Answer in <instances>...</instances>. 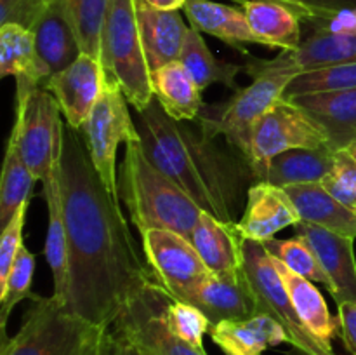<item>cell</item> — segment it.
Masks as SVG:
<instances>
[{"mask_svg": "<svg viewBox=\"0 0 356 355\" xmlns=\"http://www.w3.org/2000/svg\"><path fill=\"white\" fill-rule=\"evenodd\" d=\"M118 194L139 233L162 228L191 240L204 212L190 195L149 164L139 141L127 143L118 167Z\"/></svg>", "mask_w": 356, "mask_h": 355, "instance_id": "cell-4", "label": "cell"}, {"mask_svg": "<svg viewBox=\"0 0 356 355\" xmlns=\"http://www.w3.org/2000/svg\"><path fill=\"white\" fill-rule=\"evenodd\" d=\"M291 54L302 72L356 63V35L312 28L301 45L291 51Z\"/></svg>", "mask_w": 356, "mask_h": 355, "instance_id": "cell-31", "label": "cell"}, {"mask_svg": "<svg viewBox=\"0 0 356 355\" xmlns=\"http://www.w3.org/2000/svg\"><path fill=\"white\" fill-rule=\"evenodd\" d=\"M302 223L356 239V209L348 207L325 190L322 183L285 187Z\"/></svg>", "mask_w": 356, "mask_h": 355, "instance_id": "cell-23", "label": "cell"}, {"mask_svg": "<svg viewBox=\"0 0 356 355\" xmlns=\"http://www.w3.org/2000/svg\"><path fill=\"white\" fill-rule=\"evenodd\" d=\"M243 72L252 77V82L240 87L228 100L204 104L195 122L205 134L211 138L222 136L228 145L249 159L254 125L284 97L291 80L302 70L296 65L291 51H282L273 59L250 56L243 63Z\"/></svg>", "mask_w": 356, "mask_h": 355, "instance_id": "cell-3", "label": "cell"}, {"mask_svg": "<svg viewBox=\"0 0 356 355\" xmlns=\"http://www.w3.org/2000/svg\"><path fill=\"white\" fill-rule=\"evenodd\" d=\"M209 317L212 326L222 320H243L254 315V301L243 270L211 274L184 299Z\"/></svg>", "mask_w": 356, "mask_h": 355, "instance_id": "cell-16", "label": "cell"}, {"mask_svg": "<svg viewBox=\"0 0 356 355\" xmlns=\"http://www.w3.org/2000/svg\"><path fill=\"white\" fill-rule=\"evenodd\" d=\"M165 320L177 338L197 348H204V336L212 329L211 320L200 308L172 298L165 303Z\"/></svg>", "mask_w": 356, "mask_h": 355, "instance_id": "cell-37", "label": "cell"}, {"mask_svg": "<svg viewBox=\"0 0 356 355\" xmlns=\"http://www.w3.org/2000/svg\"><path fill=\"white\" fill-rule=\"evenodd\" d=\"M296 228L318 256L320 265L330 278V294L337 305L344 301L356 303L355 239L302 221Z\"/></svg>", "mask_w": 356, "mask_h": 355, "instance_id": "cell-15", "label": "cell"}, {"mask_svg": "<svg viewBox=\"0 0 356 355\" xmlns=\"http://www.w3.org/2000/svg\"><path fill=\"white\" fill-rule=\"evenodd\" d=\"M13 75L16 86L45 87L51 72L38 58L33 31L21 24L0 26V77Z\"/></svg>", "mask_w": 356, "mask_h": 355, "instance_id": "cell-25", "label": "cell"}, {"mask_svg": "<svg viewBox=\"0 0 356 355\" xmlns=\"http://www.w3.org/2000/svg\"><path fill=\"white\" fill-rule=\"evenodd\" d=\"M339 308V322H341V338L350 352V355H356V303L344 301L337 305Z\"/></svg>", "mask_w": 356, "mask_h": 355, "instance_id": "cell-42", "label": "cell"}, {"mask_svg": "<svg viewBox=\"0 0 356 355\" xmlns=\"http://www.w3.org/2000/svg\"><path fill=\"white\" fill-rule=\"evenodd\" d=\"M242 9L263 45L282 51H294L301 45L302 19L289 6L277 0H245Z\"/></svg>", "mask_w": 356, "mask_h": 355, "instance_id": "cell-28", "label": "cell"}, {"mask_svg": "<svg viewBox=\"0 0 356 355\" xmlns=\"http://www.w3.org/2000/svg\"><path fill=\"white\" fill-rule=\"evenodd\" d=\"M296 148H332V146L325 131L305 110L282 97L257 120L252 129L247 160L254 178L278 153Z\"/></svg>", "mask_w": 356, "mask_h": 355, "instance_id": "cell-10", "label": "cell"}, {"mask_svg": "<svg viewBox=\"0 0 356 355\" xmlns=\"http://www.w3.org/2000/svg\"><path fill=\"white\" fill-rule=\"evenodd\" d=\"M110 350H111V333H110V340H108L106 347H104V352L101 355H110Z\"/></svg>", "mask_w": 356, "mask_h": 355, "instance_id": "cell-46", "label": "cell"}, {"mask_svg": "<svg viewBox=\"0 0 356 355\" xmlns=\"http://www.w3.org/2000/svg\"><path fill=\"white\" fill-rule=\"evenodd\" d=\"M287 355H308V354H305V352H302V350H298V348L292 347V350L287 352Z\"/></svg>", "mask_w": 356, "mask_h": 355, "instance_id": "cell-47", "label": "cell"}, {"mask_svg": "<svg viewBox=\"0 0 356 355\" xmlns=\"http://www.w3.org/2000/svg\"><path fill=\"white\" fill-rule=\"evenodd\" d=\"M167 299L169 296L155 282L122 312L111 331L132 341L146 355H207L205 348L186 343L169 329L165 320Z\"/></svg>", "mask_w": 356, "mask_h": 355, "instance_id": "cell-12", "label": "cell"}, {"mask_svg": "<svg viewBox=\"0 0 356 355\" xmlns=\"http://www.w3.org/2000/svg\"><path fill=\"white\" fill-rule=\"evenodd\" d=\"M141 242L155 282L169 298L184 301L195 285L211 274L191 240L179 233L149 228L141 232Z\"/></svg>", "mask_w": 356, "mask_h": 355, "instance_id": "cell-11", "label": "cell"}, {"mask_svg": "<svg viewBox=\"0 0 356 355\" xmlns=\"http://www.w3.org/2000/svg\"><path fill=\"white\" fill-rule=\"evenodd\" d=\"M191 244L205 267L214 274H236L242 270L243 239L235 223H225L204 211L193 230Z\"/></svg>", "mask_w": 356, "mask_h": 355, "instance_id": "cell-22", "label": "cell"}, {"mask_svg": "<svg viewBox=\"0 0 356 355\" xmlns=\"http://www.w3.org/2000/svg\"><path fill=\"white\" fill-rule=\"evenodd\" d=\"M47 2L63 7L79 37L82 52L99 59L103 24L111 0H47Z\"/></svg>", "mask_w": 356, "mask_h": 355, "instance_id": "cell-33", "label": "cell"}, {"mask_svg": "<svg viewBox=\"0 0 356 355\" xmlns=\"http://www.w3.org/2000/svg\"><path fill=\"white\" fill-rule=\"evenodd\" d=\"M184 14L191 28L200 33L219 38L225 44L247 54L245 44H261V38L250 28L243 9L212 2V0H186Z\"/></svg>", "mask_w": 356, "mask_h": 355, "instance_id": "cell-20", "label": "cell"}, {"mask_svg": "<svg viewBox=\"0 0 356 355\" xmlns=\"http://www.w3.org/2000/svg\"><path fill=\"white\" fill-rule=\"evenodd\" d=\"M332 148H296L278 153L257 173L256 181L291 187V184L322 183L334 166Z\"/></svg>", "mask_w": 356, "mask_h": 355, "instance_id": "cell-27", "label": "cell"}, {"mask_svg": "<svg viewBox=\"0 0 356 355\" xmlns=\"http://www.w3.org/2000/svg\"><path fill=\"white\" fill-rule=\"evenodd\" d=\"M232 2H236V3H240V6H242V3L245 2V0H232Z\"/></svg>", "mask_w": 356, "mask_h": 355, "instance_id": "cell-48", "label": "cell"}, {"mask_svg": "<svg viewBox=\"0 0 356 355\" xmlns=\"http://www.w3.org/2000/svg\"><path fill=\"white\" fill-rule=\"evenodd\" d=\"M59 187L68 233V299L75 315L111 329L125 308L153 284L129 223L104 187L82 132L65 124Z\"/></svg>", "mask_w": 356, "mask_h": 355, "instance_id": "cell-1", "label": "cell"}, {"mask_svg": "<svg viewBox=\"0 0 356 355\" xmlns=\"http://www.w3.org/2000/svg\"><path fill=\"white\" fill-rule=\"evenodd\" d=\"M110 355H146L141 348L136 347L132 341L125 340L120 334L111 331V350Z\"/></svg>", "mask_w": 356, "mask_h": 355, "instance_id": "cell-43", "label": "cell"}, {"mask_svg": "<svg viewBox=\"0 0 356 355\" xmlns=\"http://www.w3.org/2000/svg\"><path fill=\"white\" fill-rule=\"evenodd\" d=\"M31 31L38 58L47 66L51 75L65 70L82 54L79 37L66 13L58 3L47 2V7L31 26Z\"/></svg>", "mask_w": 356, "mask_h": 355, "instance_id": "cell-24", "label": "cell"}, {"mask_svg": "<svg viewBox=\"0 0 356 355\" xmlns=\"http://www.w3.org/2000/svg\"><path fill=\"white\" fill-rule=\"evenodd\" d=\"M35 274V254L28 251V247L21 246L13 268L9 271L6 284L0 289V327H2V338H7V319L17 303L26 298H33L31 292V282Z\"/></svg>", "mask_w": 356, "mask_h": 355, "instance_id": "cell-36", "label": "cell"}, {"mask_svg": "<svg viewBox=\"0 0 356 355\" xmlns=\"http://www.w3.org/2000/svg\"><path fill=\"white\" fill-rule=\"evenodd\" d=\"M346 152H348V153H350V155H351V157H353V159L356 160V141L353 143V145H351V146H350V148H348V150H346Z\"/></svg>", "mask_w": 356, "mask_h": 355, "instance_id": "cell-45", "label": "cell"}, {"mask_svg": "<svg viewBox=\"0 0 356 355\" xmlns=\"http://www.w3.org/2000/svg\"><path fill=\"white\" fill-rule=\"evenodd\" d=\"M348 89H356V63L301 72L291 80V84L285 89L284 97L291 100V97L305 96V94L332 93V90Z\"/></svg>", "mask_w": 356, "mask_h": 355, "instance_id": "cell-35", "label": "cell"}, {"mask_svg": "<svg viewBox=\"0 0 356 355\" xmlns=\"http://www.w3.org/2000/svg\"><path fill=\"white\" fill-rule=\"evenodd\" d=\"M110 333L72 313L54 296L35 294L19 331L2 338L0 355H101Z\"/></svg>", "mask_w": 356, "mask_h": 355, "instance_id": "cell-5", "label": "cell"}, {"mask_svg": "<svg viewBox=\"0 0 356 355\" xmlns=\"http://www.w3.org/2000/svg\"><path fill=\"white\" fill-rule=\"evenodd\" d=\"M35 181L38 180L23 162L16 143L9 136L6 157H3L2 181H0V225L2 228L19 211L21 205L30 202Z\"/></svg>", "mask_w": 356, "mask_h": 355, "instance_id": "cell-32", "label": "cell"}, {"mask_svg": "<svg viewBox=\"0 0 356 355\" xmlns=\"http://www.w3.org/2000/svg\"><path fill=\"white\" fill-rule=\"evenodd\" d=\"M139 146L153 167L174 181L191 200L225 223L245 207L254 178L249 162L232 145L222 146L200 127L174 120L155 100L136 111Z\"/></svg>", "mask_w": 356, "mask_h": 355, "instance_id": "cell-2", "label": "cell"}, {"mask_svg": "<svg viewBox=\"0 0 356 355\" xmlns=\"http://www.w3.org/2000/svg\"><path fill=\"white\" fill-rule=\"evenodd\" d=\"M275 265H277L278 274L287 287L292 305H294L301 322L327 350H332V340L336 336H341L339 317H334L330 313L325 298L312 281L289 270L277 258H275Z\"/></svg>", "mask_w": 356, "mask_h": 355, "instance_id": "cell-21", "label": "cell"}, {"mask_svg": "<svg viewBox=\"0 0 356 355\" xmlns=\"http://www.w3.org/2000/svg\"><path fill=\"white\" fill-rule=\"evenodd\" d=\"M277 2L294 9L301 16L302 23L327 19L343 9H356V0H277Z\"/></svg>", "mask_w": 356, "mask_h": 355, "instance_id": "cell-41", "label": "cell"}, {"mask_svg": "<svg viewBox=\"0 0 356 355\" xmlns=\"http://www.w3.org/2000/svg\"><path fill=\"white\" fill-rule=\"evenodd\" d=\"M61 115V108L49 89L16 86V120L10 138L23 162L42 183L59 169L65 131Z\"/></svg>", "mask_w": 356, "mask_h": 355, "instance_id": "cell-7", "label": "cell"}, {"mask_svg": "<svg viewBox=\"0 0 356 355\" xmlns=\"http://www.w3.org/2000/svg\"><path fill=\"white\" fill-rule=\"evenodd\" d=\"M299 223L298 209L284 188L256 181L247 190L245 207L235 226L243 240L263 244L275 239L284 228L298 226Z\"/></svg>", "mask_w": 356, "mask_h": 355, "instance_id": "cell-14", "label": "cell"}, {"mask_svg": "<svg viewBox=\"0 0 356 355\" xmlns=\"http://www.w3.org/2000/svg\"><path fill=\"white\" fill-rule=\"evenodd\" d=\"M322 184L332 197L348 207L356 209V160L346 150L336 152L332 169Z\"/></svg>", "mask_w": 356, "mask_h": 355, "instance_id": "cell-38", "label": "cell"}, {"mask_svg": "<svg viewBox=\"0 0 356 355\" xmlns=\"http://www.w3.org/2000/svg\"><path fill=\"white\" fill-rule=\"evenodd\" d=\"M136 16L149 70L155 72L167 63L179 61L191 28L184 23L179 10H159L145 0H136Z\"/></svg>", "mask_w": 356, "mask_h": 355, "instance_id": "cell-17", "label": "cell"}, {"mask_svg": "<svg viewBox=\"0 0 356 355\" xmlns=\"http://www.w3.org/2000/svg\"><path fill=\"white\" fill-rule=\"evenodd\" d=\"M179 61L202 93L216 84L228 87L233 93L240 89V86L236 84V75L243 72V65L221 61L216 58L209 45L205 44L200 31L195 28H190L188 31Z\"/></svg>", "mask_w": 356, "mask_h": 355, "instance_id": "cell-30", "label": "cell"}, {"mask_svg": "<svg viewBox=\"0 0 356 355\" xmlns=\"http://www.w3.org/2000/svg\"><path fill=\"white\" fill-rule=\"evenodd\" d=\"M45 7L47 0H0V26L14 23L31 30Z\"/></svg>", "mask_w": 356, "mask_h": 355, "instance_id": "cell-40", "label": "cell"}, {"mask_svg": "<svg viewBox=\"0 0 356 355\" xmlns=\"http://www.w3.org/2000/svg\"><path fill=\"white\" fill-rule=\"evenodd\" d=\"M145 2L159 10H181L186 6V0H145Z\"/></svg>", "mask_w": 356, "mask_h": 355, "instance_id": "cell-44", "label": "cell"}, {"mask_svg": "<svg viewBox=\"0 0 356 355\" xmlns=\"http://www.w3.org/2000/svg\"><path fill=\"white\" fill-rule=\"evenodd\" d=\"M101 63L106 77L124 90L129 104L141 111L155 100L152 70L139 33L136 0H111L101 35Z\"/></svg>", "mask_w": 356, "mask_h": 355, "instance_id": "cell-6", "label": "cell"}, {"mask_svg": "<svg viewBox=\"0 0 356 355\" xmlns=\"http://www.w3.org/2000/svg\"><path fill=\"white\" fill-rule=\"evenodd\" d=\"M263 246L271 256L282 261L289 270L308 278V281L325 285L327 291L330 292V289H332L330 278L327 277L325 270L320 265L318 256L305 237L298 233L292 239H270L263 242Z\"/></svg>", "mask_w": 356, "mask_h": 355, "instance_id": "cell-34", "label": "cell"}, {"mask_svg": "<svg viewBox=\"0 0 356 355\" xmlns=\"http://www.w3.org/2000/svg\"><path fill=\"white\" fill-rule=\"evenodd\" d=\"M42 195L47 204V237H45V258L52 274L54 296L66 306L68 299V233H66L65 212H63L61 187H59V169L51 180L42 183Z\"/></svg>", "mask_w": 356, "mask_h": 355, "instance_id": "cell-26", "label": "cell"}, {"mask_svg": "<svg viewBox=\"0 0 356 355\" xmlns=\"http://www.w3.org/2000/svg\"><path fill=\"white\" fill-rule=\"evenodd\" d=\"M152 87L156 101L169 117L179 122H193L204 108L202 90L181 61L167 63L152 72Z\"/></svg>", "mask_w": 356, "mask_h": 355, "instance_id": "cell-29", "label": "cell"}, {"mask_svg": "<svg viewBox=\"0 0 356 355\" xmlns=\"http://www.w3.org/2000/svg\"><path fill=\"white\" fill-rule=\"evenodd\" d=\"M80 132L86 139L90 159L104 187L115 198L120 200L117 150L122 143L127 145V143L139 141V132L136 120H132L131 117L127 97L117 82L108 79L99 101L83 122Z\"/></svg>", "mask_w": 356, "mask_h": 355, "instance_id": "cell-9", "label": "cell"}, {"mask_svg": "<svg viewBox=\"0 0 356 355\" xmlns=\"http://www.w3.org/2000/svg\"><path fill=\"white\" fill-rule=\"evenodd\" d=\"M289 101L305 110L325 131L336 152L348 150L356 141V89L305 94Z\"/></svg>", "mask_w": 356, "mask_h": 355, "instance_id": "cell-18", "label": "cell"}, {"mask_svg": "<svg viewBox=\"0 0 356 355\" xmlns=\"http://www.w3.org/2000/svg\"><path fill=\"white\" fill-rule=\"evenodd\" d=\"M242 270L254 301V315H268L285 329L289 343L308 355H336L327 350L299 319L287 287L282 281L275 258L261 242L243 240Z\"/></svg>", "mask_w": 356, "mask_h": 355, "instance_id": "cell-8", "label": "cell"}, {"mask_svg": "<svg viewBox=\"0 0 356 355\" xmlns=\"http://www.w3.org/2000/svg\"><path fill=\"white\" fill-rule=\"evenodd\" d=\"M209 334L225 355H263L268 348L289 343L284 327L261 313L243 320H222Z\"/></svg>", "mask_w": 356, "mask_h": 355, "instance_id": "cell-19", "label": "cell"}, {"mask_svg": "<svg viewBox=\"0 0 356 355\" xmlns=\"http://www.w3.org/2000/svg\"><path fill=\"white\" fill-rule=\"evenodd\" d=\"M28 207H30V202L21 205L19 211L2 228V239H0V289L6 284L14 260H16L21 246H23V230L24 223H26Z\"/></svg>", "mask_w": 356, "mask_h": 355, "instance_id": "cell-39", "label": "cell"}, {"mask_svg": "<svg viewBox=\"0 0 356 355\" xmlns=\"http://www.w3.org/2000/svg\"><path fill=\"white\" fill-rule=\"evenodd\" d=\"M106 82L108 77L101 59L82 52L72 65L54 73L45 84V89L54 94L65 124L80 131L99 101Z\"/></svg>", "mask_w": 356, "mask_h": 355, "instance_id": "cell-13", "label": "cell"}]
</instances>
